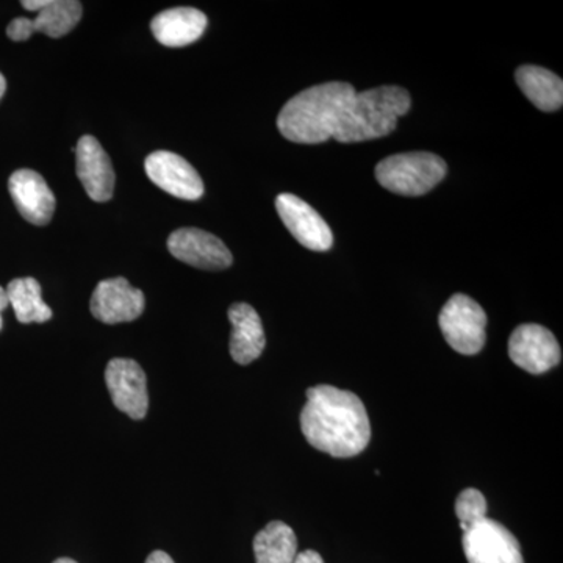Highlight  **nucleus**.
I'll use <instances>...</instances> for the list:
<instances>
[{
    "label": "nucleus",
    "mask_w": 563,
    "mask_h": 563,
    "mask_svg": "<svg viewBox=\"0 0 563 563\" xmlns=\"http://www.w3.org/2000/svg\"><path fill=\"white\" fill-rule=\"evenodd\" d=\"M301 429L314 450L339 459L361 454L372 440L365 404L354 393L332 385H317L307 390Z\"/></svg>",
    "instance_id": "f257e3e1"
},
{
    "label": "nucleus",
    "mask_w": 563,
    "mask_h": 563,
    "mask_svg": "<svg viewBox=\"0 0 563 563\" xmlns=\"http://www.w3.org/2000/svg\"><path fill=\"white\" fill-rule=\"evenodd\" d=\"M355 92L346 81H328L307 88L285 103L277 128L292 143H324L335 135Z\"/></svg>",
    "instance_id": "f03ea898"
},
{
    "label": "nucleus",
    "mask_w": 563,
    "mask_h": 563,
    "mask_svg": "<svg viewBox=\"0 0 563 563\" xmlns=\"http://www.w3.org/2000/svg\"><path fill=\"white\" fill-rule=\"evenodd\" d=\"M410 106L409 92L399 87L355 92L333 140L347 144L390 135Z\"/></svg>",
    "instance_id": "7ed1b4c3"
},
{
    "label": "nucleus",
    "mask_w": 563,
    "mask_h": 563,
    "mask_svg": "<svg viewBox=\"0 0 563 563\" xmlns=\"http://www.w3.org/2000/svg\"><path fill=\"white\" fill-rule=\"evenodd\" d=\"M446 173V163L431 152L391 155L376 166V179L384 188L395 195L412 198L431 191Z\"/></svg>",
    "instance_id": "20e7f679"
},
{
    "label": "nucleus",
    "mask_w": 563,
    "mask_h": 563,
    "mask_svg": "<svg viewBox=\"0 0 563 563\" xmlns=\"http://www.w3.org/2000/svg\"><path fill=\"white\" fill-rule=\"evenodd\" d=\"M439 324L444 340L459 354L474 355L483 351L487 314L470 296L457 292L444 303Z\"/></svg>",
    "instance_id": "39448f33"
},
{
    "label": "nucleus",
    "mask_w": 563,
    "mask_h": 563,
    "mask_svg": "<svg viewBox=\"0 0 563 563\" xmlns=\"http://www.w3.org/2000/svg\"><path fill=\"white\" fill-rule=\"evenodd\" d=\"M462 544L468 563H525L514 533L490 518L466 529Z\"/></svg>",
    "instance_id": "423d86ee"
},
{
    "label": "nucleus",
    "mask_w": 563,
    "mask_h": 563,
    "mask_svg": "<svg viewBox=\"0 0 563 563\" xmlns=\"http://www.w3.org/2000/svg\"><path fill=\"white\" fill-rule=\"evenodd\" d=\"M509 355L525 372L543 374L561 363L562 351L550 329L521 324L510 335Z\"/></svg>",
    "instance_id": "0eeeda50"
},
{
    "label": "nucleus",
    "mask_w": 563,
    "mask_h": 563,
    "mask_svg": "<svg viewBox=\"0 0 563 563\" xmlns=\"http://www.w3.org/2000/svg\"><path fill=\"white\" fill-rule=\"evenodd\" d=\"M106 383L111 401L132 420H143L150 409L146 374L131 358H113L107 365Z\"/></svg>",
    "instance_id": "6e6552de"
},
{
    "label": "nucleus",
    "mask_w": 563,
    "mask_h": 563,
    "mask_svg": "<svg viewBox=\"0 0 563 563\" xmlns=\"http://www.w3.org/2000/svg\"><path fill=\"white\" fill-rule=\"evenodd\" d=\"M276 210L285 228L310 251H329L333 244V233L320 213L290 192H282L276 199Z\"/></svg>",
    "instance_id": "1a4fd4ad"
},
{
    "label": "nucleus",
    "mask_w": 563,
    "mask_h": 563,
    "mask_svg": "<svg viewBox=\"0 0 563 563\" xmlns=\"http://www.w3.org/2000/svg\"><path fill=\"white\" fill-rule=\"evenodd\" d=\"M147 177L163 191L184 199L198 201L203 195V181L198 172L180 155L168 151L151 154L144 163Z\"/></svg>",
    "instance_id": "9d476101"
},
{
    "label": "nucleus",
    "mask_w": 563,
    "mask_h": 563,
    "mask_svg": "<svg viewBox=\"0 0 563 563\" xmlns=\"http://www.w3.org/2000/svg\"><path fill=\"white\" fill-rule=\"evenodd\" d=\"M168 250L177 261L199 269L220 272L232 265V252L218 236L201 229H179L168 239Z\"/></svg>",
    "instance_id": "9b49d317"
},
{
    "label": "nucleus",
    "mask_w": 563,
    "mask_h": 563,
    "mask_svg": "<svg viewBox=\"0 0 563 563\" xmlns=\"http://www.w3.org/2000/svg\"><path fill=\"white\" fill-rule=\"evenodd\" d=\"M143 291L133 288L124 277L99 282L92 292L90 309L96 320L120 324L140 318L144 312Z\"/></svg>",
    "instance_id": "f8f14e48"
},
{
    "label": "nucleus",
    "mask_w": 563,
    "mask_h": 563,
    "mask_svg": "<svg viewBox=\"0 0 563 563\" xmlns=\"http://www.w3.org/2000/svg\"><path fill=\"white\" fill-rule=\"evenodd\" d=\"M76 151L77 177L92 201H110L114 190V172L109 154L91 135L81 136Z\"/></svg>",
    "instance_id": "ddd939ff"
},
{
    "label": "nucleus",
    "mask_w": 563,
    "mask_h": 563,
    "mask_svg": "<svg viewBox=\"0 0 563 563\" xmlns=\"http://www.w3.org/2000/svg\"><path fill=\"white\" fill-rule=\"evenodd\" d=\"M11 199L22 218L35 225H46L55 211V196L41 174L20 169L9 180Z\"/></svg>",
    "instance_id": "4468645a"
},
{
    "label": "nucleus",
    "mask_w": 563,
    "mask_h": 563,
    "mask_svg": "<svg viewBox=\"0 0 563 563\" xmlns=\"http://www.w3.org/2000/svg\"><path fill=\"white\" fill-rule=\"evenodd\" d=\"M207 24L209 21L201 10L177 7L157 14L151 22V29L163 46L184 47L201 38Z\"/></svg>",
    "instance_id": "2eb2a0df"
},
{
    "label": "nucleus",
    "mask_w": 563,
    "mask_h": 563,
    "mask_svg": "<svg viewBox=\"0 0 563 563\" xmlns=\"http://www.w3.org/2000/svg\"><path fill=\"white\" fill-rule=\"evenodd\" d=\"M232 322L231 355L240 365H250L261 357L266 346L261 317L250 303H233L229 309Z\"/></svg>",
    "instance_id": "dca6fc26"
},
{
    "label": "nucleus",
    "mask_w": 563,
    "mask_h": 563,
    "mask_svg": "<svg viewBox=\"0 0 563 563\" xmlns=\"http://www.w3.org/2000/svg\"><path fill=\"white\" fill-rule=\"evenodd\" d=\"M518 87L542 111H555L563 103V81L558 74L540 68V66L526 65L515 73Z\"/></svg>",
    "instance_id": "f3484780"
},
{
    "label": "nucleus",
    "mask_w": 563,
    "mask_h": 563,
    "mask_svg": "<svg viewBox=\"0 0 563 563\" xmlns=\"http://www.w3.org/2000/svg\"><path fill=\"white\" fill-rule=\"evenodd\" d=\"M254 554L257 563H292L298 555L295 531L282 521H272L255 536Z\"/></svg>",
    "instance_id": "a211bd4d"
},
{
    "label": "nucleus",
    "mask_w": 563,
    "mask_h": 563,
    "mask_svg": "<svg viewBox=\"0 0 563 563\" xmlns=\"http://www.w3.org/2000/svg\"><path fill=\"white\" fill-rule=\"evenodd\" d=\"M10 306L13 307L18 321L22 324L46 322L52 318L51 307L43 301V291L38 280L33 277L11 280L7 287Z\"/></svg>",
    "instance_id": "6ab92c4d"
},
{
    "label": "nucleus",
    "mask_w": 563,
    "mask_h": 563,
    "mask_svg": "<svg viewBox=\"0 0 563 563\" xmlns=\"http://www.w3.org/2000/svg\"><path fill=\"white\" fill-rule=\"evenodd\" d=\"M81 18V3L76 0H47L33 18V32L46 33L51 38L68 35Z\"/></svg>",
    "instance_id": "aec40b11"
},
{
    "label": "nucleus",
    "mask_w": 563,
    "mask_h": 563,
    "mask_svg": "<svg viewBox=\"0 0 563 563\" xmlns=\"http://www.w3.org/2000/svg\"><path fill=\"white\" fill-rule=\"evenodd\" d=\"M455 515L461 521L463 532L487 518V501H485L483 493L476 488L463 490L455 501Z\"/></svg>",
    "instance_id": "412c9836"
},
{
    "label": "nucleus",
    "mask_w": 563,
    "mask_h": 563,
    "mask_svg": "<svg viewBox=\"0 0 563 563\" xmlns=\"http://www.w3.org/2000/svg\"><path fill=\"white\" fill-rule=\"evenodd\" d=\"M33 24L32 20L29 18H16L10 22L9 27H7V35H9L10 40L18 41H27L33 35Z\"/></svg>",
    "instance_id": "4be33fe9"
},
{
    "label": "nucleus",
    "mask_w": 563,
    "mask_h": 563,
    "mask_svg": "<svg viewBox=\"0 0 563 563\" xmlns=\"http://www.w3.org/2000/svg\"><path fill=\"white\" fill-rule=\"evenodd\" d=\"M292 563H324V561H322L320 553H317V551L307 550L296 555Z\"/></svg>",
    "instance_id": "5701e85b"
},
{
    "label": "nucleus",
    "mask_w": 563,
    "mask_h": 563,
    "mask_svg": "<svg viewBox=\"0 0 563 563\" xmlns=\"http://www.w3.org/2000/svg\"><path fill=\"white\" fill-rule=\"evenodd\" d=\"M146 563H174V561L172 555L163 553V551H154V553L147 558Z\"/></svg>",
    "instance_id": "b1692460"
},
{
    "label": "nucleus",
    "mask_w": 563,
    "mask_h": 563,
    "mask_svg": "<svg viewBox=\"0 0 563 563\" xmlns=\"http://www.w3.org/2000/svg\"><path fill=\"white\" fill-rule=\"evenodd\" d=\"M7 307H10L9 296H7V291L0 287V331H2L3 325L2 312Z\"/></svg>",
    "instance_id": "393cba45"
},
{
    "label": "nucleus",
    "mask_w": 563,
    "mask_h": 563,
    "mask_svg": "<svg viewBox=\"0 0 563 563\" xmlns=\"http://www.w3.org/2000/svg\"><path fill=\"white\" fill-rule=\"evenodd\" d=\"M7 90V80L5 77L2 76V73H0V99L3 98V95H5Z\"/></svg>",
    "instance_id": "a878e982"
},
{
    "label": "nucleus",
    "mask_w": 563,
    "mask_h": 563,
    "mask_svg": "<svg viewBox=\"0 0 563 563\" xmlns=\"http://www.w3.org/2000/svg\"><path fill=\"white\" fill-rule=\"evenodd\" d=\"M54 563H77V562L73 561V559L62 558V559H57V561H55Z\"/></svg>",
    "instance_id": "bb28decb"
}]
</instances>
